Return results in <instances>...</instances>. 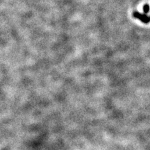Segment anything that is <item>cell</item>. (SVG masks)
<instances>
[{
    "label": "cell",
    "mask_w": 150,
    "mask_h": 150,
    "mask_svg": "<svg viewBox=\"0 0 150 150\" xmlns=\"http://www.w3.org/2000/svg\"><path fill=\"white\" fill-rule=\"evenodd\" d=\"M133 16H134V18L140 20V21L145 24H148L150 22V18L149 16H147L146 14L140 13L138 11H134V13H133Z\"/></svg>",
    "instance_id": "cell-1"
},
{
    "label": "cell",
    "mask_w": 150,
    "mask_h": 150,
    "mask_svg": "<svg viewBox=\"0 0 150 150\" xmlns=\"http://www.w3.org/2000/svg\"><path fill=\"white\" fill-rule=\"evenodd\" d=\"M142 10H143L144 14L147 15L148 13L149 12V11H150L149 5L148 4H144L143 5V8H142Z\"/></svg>",
    "instance_id": "cell-2"
},
{
    "label": "cell",
    "mask_w": 150,
    "mask_h": 150,
    "mask_svg": "<svg viewBox=\"0 0 150 150\" xmlns=\"http://www.w3.org/2000/svg\"><path fill=\"white\" fill-rule=\"evenodd\" d=\"M149 18H150V16H149Z\"/></svg>",
    "instance_id": "cell-3"
}]
</instances>
